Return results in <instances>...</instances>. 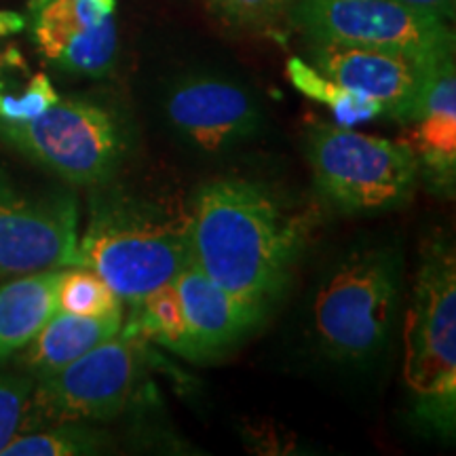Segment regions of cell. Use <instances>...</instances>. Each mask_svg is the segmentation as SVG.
<instances>
[{"label":"cell","instance_id":"obj_1","mask_svg":"<svg viewBox=\"0 0 456 456\" xmlns=\"http://www.w3.org/2000/svg\"><path fill=\"white\" fill-rule=\"evenodd\" d=\"M309 220L260 182L222 178L197 191L188 214L191 260L241 305L265 315L288 288Z\"/></svg>","mask_w":456,"mask_h":456},{"label":"cell","instance_id":"obj_2","mask_svg":"<svg viewBox=\"0 0 456 456\" xmlns=\"http://www.w3.org/2000/svg\"><path fill=\"white\" fill-rule=\"evenodd\" d=\"M78 249L81 266L98 273L121 300L138 302L174 281L191 260L188 216L129 195L102 197Z\"/></svg>","mask_w":456,"mask_h":456},{"label":"cell","instance_id":"obj_3","mask_svg":"<svg viewBox=\"0 0 456 456\" xmlns=\"http://www.w3.org/2000/svg\"><path fill=\"white\" fill-rule=\"evenodd\" d=\"M403 342V376L416 410L450 433L456 414V260L446 243L425 248Z\"/></svg>","mask_w":456,"mask_h":456},{"label":"cell","instance_id":"obj_4","mask_svg":"<svg viewBox=\"0 0 456 456\" xmlns=\"http://www.w3.org/2000/svg\"><path fill=\"white\" fill-rule=\"evenodd\" d=\"M306 157L319 195L346 214L402 208L419 178V165L403 142L340 125H311Z\"/></svg>","mask_w":456,"mask_h":456},{"label":"cell","instance_id":"obj_5","mask_svg":"<svg viewBox=\"0 0 456 456\" xmlns=\"http://www.w3.org/2000/svg\"><path fill=\"white\" fill-rule=\"evenodd\" d=\"M402 260L391 248L353 254L319 288L313 328L322 349L345 362L379 355L395 322Z\"/></svg>","mask_w":456,"mask_h":456},{"label":"cell","instance_id":"obj_6","mask_svg":"<svg viewBox=\"0 0 456 456\" xmlns=\"http://www.w3.org/2000/svg\"><path fill=\"white\" fill-rule=\"evenodd\" d=\"M0 138L72 184H104L121 165L125 134L102 106L60 100L30 121H0Z\"/></svg>","mask_w":456,"mask_h":456},{"label":"cell","instance_id":"obj_7","mask_svg":"<svg viewBox=\"0 0 456 456\" xmlns=\"http://www.w3.org/2000/svg\"><path fill=\"white\" fill-rule=\"evenodd\" d=\"M138 379L140 342L134 330H121L72 363L41 379V385L32 391L26 414H32V425L114 419L127 408Z\"/></svg>","mask_w":456,"mask_h":456},{"label":"cell","instance_id":"obj_8","mask_svg":"<svg viewBox=\"0 0 456 456\" xmlns=\"http://www.w3.org/2000/svg\"><path fill=\"white\" fill-rule=\"evenodd\" d=\"M294 21L311 41L383 49L416 57L452 55L454 37L442 17L395 0H298Z\"/></svg>","mask_w":456,"mask_h":456},{"label":"cell","instance_id":"obj_9","mask_svg":"<svg viewBox=\"0 0 456 456\" xmlns=\"http://www.w3.org/2000/svg\"><path fill=\"white\" fill-rule=\"evenodd\" d=\"M77 226L72 197L26 195L0 175V279L81 266Z\"/></svg>","mask_w":456,"mask_h":456},{"label":"cell","instance_id":"obj_10","mask_svg":"<svg viewBox=\"0 0 456 456\" xmlns=\"http://www.w3.org/2000/svg\"><path fill=\"white\" fill-rule=\"evenodd\" d=\"M311 60L330 81L379 102L385 117L414 123L427 81L442 57L431 60L395 51L313 41Z\"/></svg>","mask_w":456,"mask_h":456},{"label":"cell","instance_id":"obj_11","mask_svg":"<svg viewBox=\"0 0 456 456\" xmlns=\"http://www.w3.org/2000/svg\"><path fill=\"white\" fill-rule=\"evenodd\" d=\"M34 41L61 70L104 77L117 61L114 9L98 0H32Z\"/></svg>","mask_w":456,"mask_h":456},{"label":"cell","instance_id":"obj_12","mask_svg":"<svg viewBox=\"0 0 456 456\" xmlns=\"http://www.w3.org/2000/svg\"><path fill=\"white\" fill-rule=\"evenodd\" d=\"M171 127L208 152H218L256 134L260 125L252 95L231 81L195 77L180 81L165 100Z\"/></svg>","mask_w":456,"mask_h":456},{"label":"cell","instance_id":"obj_13","mask_svg":"<svg viewBox=\"0 0 456 456\" xmlns=\"http://www.w3.org/2000/svg\"><path fill=\"white\" fill-rule=\"evenodd\" d=\"M174 285L186 317L191 342L188 359L201 362L220 355L262 322V315L232 298L192 260L175 275Z\"/></svg>","mask_w":456,"mask_h":456},{"label":"cell","instance_id":"obj_14","mask_svg":"<svg viewBox=\"0 0 456 456\" xmlns=\"http://www.w3.org/2000/svg\"><path fill=\"white\" fill-rule=\"evenodd\" d=\"M123 328V311L108 315H74L55 311L24 346V366L38 379L57 372L74 359L112 338Z\"/></svg>","mask_w":456,"mask_h":456},{"label":"cell","instance_id":"obj_15","mask_svg":"<svg viewBox=\"0 0 456 456\" xmlns=\"http://www.w3.org/2000/svg\"><path fill=\"white\" fill-rule=\"evenodd\" d=\"M61 269H47L0 285V363L20 353L55 313Z\"/></svg>","mask_w":456,"mask_h":456},{"label":"cell","instance_id":"obj_16","mask_svg":"<svg viewBox=\"0 0 456 456\" xmlns=\"http://www.w3.org/2000/svg\"><path fill=\"white\" fill-rule=\"evenodd\" d=\"M285 72H288L289 83L300 94L330 106V110L334 114V121L340 127H355L359 123H368L372 118L385 117L383 106L379 102L368 98V95L357 94V91L340 87L338 83L323 77L315 66L306 64L302 57H292L288 61Z\"/></svg>","mask_w":456,"mask_h":456},{"label":"cell","instance_id":"obj_17","mask_svg":"<svg viewBox=\"0 0 456 456\" xmlns=\"http://www.w3.org/2000/svg\"><path fill=\"white\" fill-rule=\"evenodd\" d=\"M403 144L410 148L427 178L442 191L452 192L456 171V114L431 112L412 123Z\"/></svg>","mask_w":456,"mask_h":456},{"label":"cell","instance_id":"obj_18","mask_svg":"<svg viewBox=\"0 0 456 456\" xmlns=\"http://www.w3.org/2000/svg\"><path fill=\"white\" fill-rule=\"evenodd\" d=\"M134 305L135 319L129 330L167 346L171 351L180 353V355L191 357L184 309H182L178 289H175L174 281L161 285L155 292L144 296V298L134 302Z\"/></svg>","mask_w":456,"mask_h":456},{"label":"cell","instance_id":"obj_19","mask_svg":"<svg viewBox=\"0 0 456 456\" xmlns=\"http://www.w3.org/2000/svg\"><path fill=\"white\" fill-rule=\"evenodd\" d=\"M110 437L106 433L83 423H57L53 429L15 436L0 456H74L100 454L110 450Z\"/></svg>","mask_w":456,"mask_h":456},{"label":"cell","instance_id":"obj_20","mask_svg":"<svg viewBox=\"0 0 456 456\" xmlns=\"http://www.w3.org/2000/svg\"><path fill=\"white\" fill-rule=\"evenodd\" d=\"M55 311L74 315H108L121 311V298L87 266H64L55 288Z\"/></svg>","mask_w":456,"mask_h":456},{"label":"cell","instance_id":"obj_21","mask_svg":"<svg viewBox=\"0 0 456 456\" xmlns=\"http://www.w3.org/2000/svg\"><path fill=\"white\" fill-rule=\"evenodd\" d=\"M55 102H60V95L45 74H34L21 95L3 94V85H0V121H30L53 106Z\"/></svg>","mask_w":456,"mask_h":456},{"label":"cell","instance_id":"obj_22","mask_svg":"<svg viewBox=\"0 0 456 456\" xmlns=\"http://www.w3.org/2000/svg\"><path fill=\"white\" fill-rule=\"evenodd\" d=\"M32 389V380L24 376L0 374V450L13 440L24 423Z\"/></svg>","mask_w":456,"mask_h":456},{"label":"cell","instance_id":"obj_23","mask_svg":"<svg viewBox=\"0 0 456 456\" xmlns=\"http://www.w3.org/2000/svg\"><path fill=\"white\" fill-rule=\"evenodd\" d=\"M222 20L239 26H265L289 4V0H208Z\"/></svg>","mask_w":456,"mask_h":456},{"label":"cell","instance_id":"obj_24","mask_svg":"<svg viewBox=\"0 0 456 456\" xmlns=\"http://www.w3.org/2000/svg\"><path fill=\"white\" fill-rule=\"evenodd\" d=\"M395 3L403 4V7L423 11V13L442 17V20L454 15V0H395Z\"/></svg>","mask_w":456,"mask_h":456},{"label":"cell","instance_id":"obj_25","mask_svg":"<svg viewBox=\"0 0 456 456\" xmlns=\"http://www.w3.org/2000/svg\"><path fill=\"white\" fill-rule=\"evenodd\" d=\"M24 17L17 13H9V11H0V37H7V34L20 32L24 28Z\"/></svg>","mask_w":456,"mask_h":456},{"label":"cell","instance_id":"obj_26","mask_svg":"<svg viewBox=\"0 0 456 456\" xmlns=\"http://www.w3.org/2000/svg\"><path fill=\"white\" fill-rule=\"evenodd\" d=\"M11 64H17V66H24V61H21V55L20 51L9 47L4 51H0V70H3L4 66H11Z\"/></svg>","mask_w":456,"mask_h":456},{"label":"cell","instance_id":"obj_27","mask_svg":"<svg viewBox=\"0 0 456 456\" xmlns=\"http://www.w3.org/2000/svg\"><path fill=\"white\" fill-rule=\"evenodd\" d=\"M98 3L106 4V7H112V9H114V4H117V3H114V0H98Z\"/></svg>","mask_w":456,"mask_h":456}]
</instances>
